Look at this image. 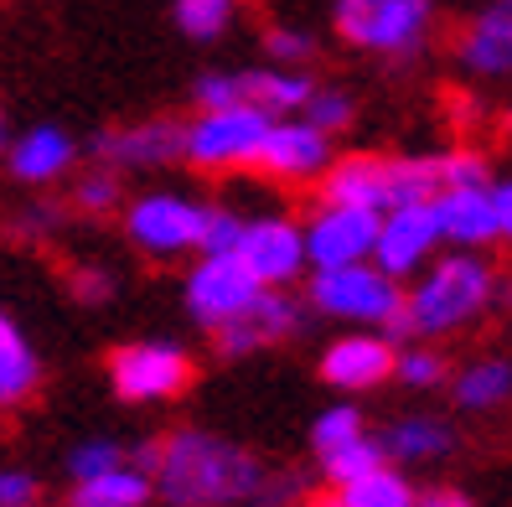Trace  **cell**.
<instances>
[{
    "instance_id": "obj_1",
    "label": "cell",
    "mask_w": 512,
    "mask_h": 507,
    "mask_svg": "<svg viewBox=\"0 0 512 507\" xmlns=\"http://www.w3.org/2000/svg\"><path fill=\"white\" fill-rule=\"evenodd\" d=\"M166 507H290L300 497V476L269 471L254 451L213 430H171L130 451Z\"/></svg>"
},
{
    "instance_id": "obj_2",
    "label": "cell",
    "mask_w": 512,
    "mask_h": 507,
    "mask_svg": "<svg viewBox=\"0 0 512 507\" xmlns=\"http://www.w3.org/2000/svg\"><path fill=\"white\" fill-rule=\"evenodd\" d=\"M497 301H502V275L487 254H476V249L435 254L404 285L399 342H440L450 332H461V326L481 321Z\"/></svg>"
},
{
    "instance_id": "obj_3",
    "label": "cell",
    "mask_w": 512,
    "mask_h": 507,
    "mask_svg": "<svg viewBox=\"0 0 512 507\" xmlns=\"http://www.w3.org/2000/svg\"><path fill=\"white\" fill-rule=\"evenodd\" d=\"M300 301L311 306V316L326 321H347V326H368L383 332L388 342H399V316H404V285L394 275H383L373 259L337 264V270H311Z\"/></svg>"
},
{
    "instance_id": "obj_4",
    "label": "cell",
    "mask_w": 512,
    "mask_h": 507,
    "mask_svg": "<svg viewBox=\"0 0 512 507\" xmlns=\"http://www.w3.org/2000/svg\"><path fill=\"white\" fill-rule=\"evenodd\" d=\"M331 32L373 57H419L435 32V0H337Z\"/></svg>"
},
{
    "instance_id": "obj_5",
    "label": "cell",
    "mask_w": 512,
    "mask_h": 507,
    "mask_svg": "<svg viewBox=\"0 0 512 507\" xmlns=\"http://www.w3.org/2000/svg\"><path fill=\"white\" fill-rule=\"evenodd\" d=\"M269 130V114L233 104V109H197L182 119V166L202 176H233V171H254L259 140Z\"/></svg>"
},
{
    "instance_id": "obj_6",
    "label": "cell",
    "mask_w": 512,
    "mask_h": 507,
    "mask_svg": "<svg viewBox=\"0 0 512 507\" xmlns=\"http://www.w3.org/2000/svg\"><path fill=\"white\" fill-rule=\"evenodd\" d=\"M109 389L125 404H171L192 389L197 363L182 342L145 337V342H119L109 352Z\"/></svg>"
},
{
    "instance_id": "obj_7",
    "label": "cell",
    "mask_w": 512,
    "mask_h": 507,
    "mask_svg": "<svg viewBox=\"0 0 512 507\" xmlns=\"http://www.w3.org/2000/svg\"><path fill=\"white\" fill-rule=\"evenodd\" d=\"M202 223H207V202L187 192H140L125 202V238L145 259H182L197 254L202 244Z\"/></svg>"
},
{
    "instance_id": "obj_8",
    "label": "cell",
    "mask_w": 512,
    "mask_h": 507,
    "mask_svg": "<svg viewBox=\"0 0 512 507\" xmlns=\"http://www.w3.org/2000/svg\"><path fill=\"white\" fill-rule=\"evenodd\" d=\"M259 290L264 285L238 264V254H197V264L182 280V306L202 332H218L259 301Z\"/></svg>"
},
{
    "instance_id": "obj_9",
    "label": "cell",
    "mask_w": 512,
    "mask_h": 507,
    "mask_svg": "<svg viewBox=\"0 0 512 507\" xmlns=\"http://www.w3.org/2000/svg\"><path fill=\"white\" fill-rule=\"evenodd\" d=\"M331 161H337L331 135L306 125L300 114H290V119H269V130L259 140V156H254V171L269 176L275 187H316Z\"/></svg>"
},
{
    "instance_id": "obj_10",
    "label": "cell",
    "mask_w": 512,
    "mask_h": 507,
    "mask_svg": "<svg viewBox=\"0 0 512 507\" xmlns=\"http://www.w3.org/2000/svg\"><path fill=\"white\" fill-rule=\"evenodd\" d=\"M238 264L264 285V290H295L300 280L311 275L306 259V233H300L295 218L285 213H264L244 223V238H238Z\"/></svg>"
},
{
    "instance_id": "obj_11",
    "label": "cell",
    "mask_w": 512,
    "mask_h": 507,
    "mask_svg": "<svg viewBox=\"0 0 512 507\" xmlns=\"http://www.w3.org/2000/svg\"><path fill=\"white\" fill-rule=\"evenodd\" d=\"M440 249H445V238H440L435 202H404V207H388V213L378 218L373 264L383 275H394L399 285H409Z\"/></svg>"
},
{
    "instance_id": "obj_12",
    "label": "cell",
    "mask_w": 512,
    "mask_h": 507,
    "mask_svg": "<svg viewBox=\"0 0 512 507\" xmlns=\"http://www.w3.org/2000/svg\"><path fill=\"white\" fill-rule=\"evenodd\" d=\"M88 156H94L99 166H114L119 176L182 166V119L150 114V119H135V125L99 130L94 140H88Z\"/></svg>"
},
{
    "instance_id": "obj_13",
    "label": "cell",
    "mask_w": 512,
    "mask_h": 507,
    "mask_svg": "<svg viewBox=\"0 0 512 507\" xmlns=\"http://www.w3.org/2000/svg\"><path fill=\"white\" fill-rule=\"evenodd\" d=\"M378 218H383V213H373V207L316 202L311 218L300 223V233H306V259H311V270H337V264L373 259Z\"/></svg>"
},
{
    "instance_id": "obj_14",
    "label": "cell",
    "mask_w": 512,
    "mask_h": 507,
    "mask_svg": "<svg viewBox=\"0 0 512 507\" xmlns=\"http://www.w3.org/2000/svg\"><path fill=\"white\" fill-rule=\"evenodd\" d=\"M394 352H399V342H388L383 332H347L321 347V378L342 394L383 389L394 378Z\"/></svg>"
},
{
    "instance_id": "obj_15",
    "label": "cell",
    "mask_w": 512,
    "mask_h": 507,
    "mask_svg": "<svg viewBox=\"0 0 512 507\" xmlns=\"http://www.w3.org/2000/svg\"><path fill=\"white\" fill-rule=\"evenodd\" d=\"M6 176L16 187H57V182H68V176L78 171V140L68 130H57V125H32V130H21L11 135L6 145Z\"/></svg>"
},
{
    "instance_id": "obj_16",
    "label": "cell",
    "mask_w": 512,
    "mask_h": 507,
    "mask_svg": "<svg viewBox=\"0 0 512 507\" xmlns=\"http://www.w3.org/2000/svg\"><path fill=\"white\" fill-rule=\"evenodd\" d=\"M430 202H435V218H440V238H445L450 249L487 254V249L502 244L492 187H445V192H435Z\"/></svg>"
},
{
    "instance_id": "obj_17",
    "label": "cell",
    "mask_w": 512,
    "mask_h": 507,
    "mask_svg": "<svg viewBox=\"0 0 512 507\" xmlns=\"http://www.w3.org/2000/svg\"><path fill=\"white\" fill-rule=\"evenodd\" d=\"M456 63L471 78H512V6L507 0H492L487 11H476L461 26Z\"/></svg>"
},
{
    "instance_id": "obj_18",
    "label": "cell",
    "mask_w": 512,
    "mask_h": 507,
    "mask_svg": "<svg viewBox=\"0 0 512 507\" xmlns=\"http://www.w3.org/2000/svg\"><path fill=\"white\" fill-rule=\"evenodd\" d=\"M316 202H342V207H373L388 213V156L373 151H352L326 166L316 182Z\"/></svg>"
},
{
    "instance_id": "obj_19",
    "label": "cell",
    "mask_w": 512,
    "mask_h": 507,
    "mask_svg": "<svg viewBox=\"0 0 512 507\" xmlns=\"http://www.w3.org/2000/svg\"><path fill=\"white\" fill-rule=\"evenodd\" d=\"M388 466H435L456 451V430L440 414H399L394 425L378 435Z\"/></svg>"
},
{
    "instance_id": "obj_20",
    "label": "cell",
    "mask_w": 512,
    "mask_h": 507,
    "mask_svg": "<svg viewBox=\"0 0 512 507\" xmlns=\"http://www.w3.org/2000/svg\"><path fill=\"white\" fill-rule=\"evenodd\" d=\"M238 94L249 109L269 114V119H290L306 109V99L316 94L311 68H238Z\"/></svg>"
},
{
    "instance_id": "obj_21",
    "label": "cell",
    "mask_w": 512,
    "mask_h": 507,
    "mask_svg": "<svg viewBox=\"0 0 512 507\" xmlns=\"http://www.w3.org/2000/svg\"><path fill=\"white\" fill-rule=\"evenodd\" d=\"M150 497H156V487H150V471H140L135 461H119L99 476H83V482H73L68 492V507H145Z\"/></svg>"
},
{
    "instance_id": "obj_22",
    "label": "cell",
    "mask_w": 512,
    "mask_h": 507,
    "mask_svg": "<svg viewBox=\"0 0 512 507\" xmlns=\"http://www.w3.org/2000/svg\"><path fill=\"white\" fill-rule=\"evenodd\" d=\"M450 394L466 414H492L512 399V357H471V363L450 378Z\"/></svg>"
},
{
    "instance_id": "obj_23",
    "label": "cell",
    "mask_w": 512,
    "mask_h": 507,
    "mask_svg": "<svg viewBox=\"0 0 512 507\" xmlns=\"http://www.w3.org/2000/svg\"><path fill=\"white\" fill-rule=\"evenodd\" d=\"M244 321L254 326L259 347H275V342H290V337H300V332H306L311 306L300 301L295 290H259V301L244 311Z\"/></svg>"
},
{
    "instance_id": "obj_24",
    "label": "cell",
    "mask_w": 512,
    "mask_h": 507,
    "mask_svg": "<svg viewBox=\"0 0 512 507\" xmlns=\"http://www.w3.org/2000/svg\"><path fill=\"white\" fill-rule=\"evenodd\" d=\"M68 207L83 218H109L125 207V176H119L114 166H83L68 176Z\"/></svg>"
},
{
    "instance_id": "obj_25",
    "label": "cell",
    "mask_w": 512,
    "mask_h": 507,
    "mask_svg": "<svg viewBox=\"0 0 512 507\" xmlns=\"http://www.w3.org/2000/svg\"><path fill=\"white\" fill-rule=\"evenodd\" d=\"M37 383H42V357L21 332H6L0 337V409L26 404L37 394Z\"/></svg>"
},
{
    "instance_id": "obj_26",
    "label": "cell",
    "mask_w": 512,
    "mask_h": 507,
    "mask_svg": "<svg viewBox=\"0 0 512 507\" xmlns=\"http://www.w3.org/2000/svg\"><path fill=\"white\" fill-rule=\"evenodd\" d=\"M331 492H337L342 507H414V497H419L414 482L404 476V466H388V461L347 487H331Z\"/></svg>"
},
{
    "instance_id": "obj_27",
    "label": "cell",
    "mask_w": 512,
    "mask_h": 507,
    "mask_svg": "<svg viewBox=\"0 0 512 507\" xmlns=\"http://www.w3.org/2000/svg\"><path fill=\"white\" fill-rule=\"evenodd\" d=\"M238 21V0H171V26L187 42H218Z\"/></svg>"
},
{
    "instance_id": "obj_28",
    "label": "cell",
    "mask_w": 512,
    "mask_h": 507,
    "mask_svg": "<svg viewBox=\"0 0 512 507\" xmlns=\"http://www.w3.org/2000/svg\"><path fill=\"white\" fill-rule=\"evenodd\" d=\"M440 192V161L430 156H388V207L430 202Z\"/></svg>"
},
{
    "instance_id": "obj_29",
    "label": "cell",
    "mask_w": 512,
    "mask_h": 507,
    "mask_svg": "<svg viewBox=\"0 0 512 507\" xmlns=\"http://www.w3.org/2000/svg\"><path fill=\"white\" fill-rule=\"evenodd\" d=\"M394 378L414 394H430V389H440V383H450V363H445V352L435 342H404L394 352Z\"/></svg>"
},
{
    "instance_id": "obj_30",
    "label": "cell",
    "mask_w": 512,
    "mask_h": 507,
    "mask_svg": "<svg viewBox=\"0 0 512 507\" xmlns=\"http://www.w3.org/2000/svg\"><path fill=\"white\" fill-rule=\"evenodd\" d=\"M316 461H321V476H326V487H347V482H357V476L378 471V466H383L388 456H383L378 435H357V440L337 445V451H326V456H316Z\"/></svg>"
},
{
    "instance_id": "obj_31",
    "label": "cell",
    "mask_w": 512,
    "mask_h": 507,
    "mask_svg": "<svg viewBox=\"0 0 512 507\" xmlns=\"http://www.w3.org/2000/svg\"><path fill=\"white\" fill-rule=\"evenodd\" d=\"M300 119H306V125H316L321 135L337 140L342 130H352V125H357V99L347 94V88H337V83H316V94L306 99Z\"/></svg>"
},
{
    "instance_id": "obj_32",
    "label": "cell",
    "mask_w": 512,
    "mask_h": 507,
    "mask_svg": "<svg viewBox=\"0 0 512 507\" xmlns=\"http://www.w3.org/2000/svg\"><path fill=\"white\" fill-rule=\"evenodd\" d=\"M357 435H368L363 409H357V404H331V409L316 414V425H311V451L326 456V451H337V445H347Z\"/></svg>"
},
{
    "instance_id": "obj_33",
    "label": "cell",
    "mask_w": 512,
    "mask_h": 507,
    "mask_svg": "<svg viewBox=\"0 0 512 507\" xmlns=\"http://www.w3.org/2000/svg\"><path fill=\"white\" fill-rule=\"evenodd\" d=\"M440 161V192L445 187H492V161L471 151V145H450V151H435Z\"/></svg>"
},
{
    "instance_id": "obj_34",
    "label": "cell",
    "mask_w": 512,
    "mask_h": 507,
    "mask_svg": "<svg viewBox=\"0 0 512 507\" xmlns=\"http://www.w3.org/2000/svg\"><path fill=\"white\" fill-rule=\"evenodd\" d=\"M264 57L275 68H311L316 63V37L300 26H269L264 32Z\"/></svg>"
},
{
    "instance_id": "obj_35",
    "label": "cell",
    "mask_w": 512,
    "mask_h": 507,
    "mask_svg": "<svg viewBox=\"0 0 512 507\" xmlns=\"http://www.w3.org/2000/svg\"><path fill=\"white\" fill-rule=\"evenodd\" d=\"M244 213L228 202H207V223H202V244L197 254H233L238 249V238H244Z\"/></svg>"
},
{
    "instance_id": "obj_36",
    "label": "cell",
    "mask_w": 512,
    "mask_h": 507,
    "mask_svg": "<svg viewBox=\"0 0 512 507\" xmlns=\"http://www.w3.org/2000/svg\"><path fill=\"white\" fill-rule=\"evenodd\" d=\"M68 290H73V301H78V306H109V301H114V290H119V280H114L109 264L83 259V264H73V270H68Z\"/></svg>"
},
{
    "instance_id": "obj_37",
    "label": "cell",
    "mask_w": 512,
    "mask_h": 507,
    "mask_svg": "<svg viewBox=\"0 0 512 507\" xmlns=\"http://www.w3.org/2000/svg\"><path fill=\"white\" fill-rule=\"evenodd\" d=\"M119 461H130V451L119 440L99 435V440H83V445H73V451H68V476H73V482H83V476H99V471H109Z\"/></svg>"
},
{
    "instance_id": "obj_38",
    "label": "cell",
    "mask_w": 512,
    "mask_h": 507,
    "mask_svg": "<svg viewBox=\"0 0 512 507\" xmlns=\"http://www.w3.org/2000/svg\"><path fill=\"white\" fill-rule=\"evenodd\" d=\"M57 228H63V207L57 202H26L11 218V233L21 238V244H42V238H52Z\"/></svg>"
},
{
    "instance_id": "obj_39",
    "label": "cell",
    "mask_w": 512,
    "mask_h": 507,
    "mask_svg": "<svg viewBox=\"0 0 512 507\" xmlns=\"http://www.w3.org/2000/svg\"><path fill=\"white\" fill-rule=\"evenodd\" d=\"M233 104H244V94H238V73L213 68V73H202L192 83V109H233Z\"/></svg>"
},
{
    "instance_id": "obj_40",
    "label": "cell",
    "mask_w": 512,
    "mask_h": 507,
    "mask_svg": "<svg viewBox=\"0 0 512 507\" xmlns=\"http://www.w3.org/2000/svg\"><path fill=\"white\" fill-rule=\"evenodd\" d=\"M42 502V482L21 466H0V507H37Z\"/></svg>"
},
{
    "instance_id": "obj_41",
    "label": "cell",
    "mask_w": 512,
    "mask_h": 507,
    "mask_svg": "<svg viewBox=\"0 0 512 507\" xmlns=\"http://www.w3.org/2000/svg\"><path fill=\"white\" fill-rule=\"evenodd\" d=\"M492 207H497V233H502V244H512V176L492 182Z\"/></svg>"
},
{
    "instance_id": "obj_42",
    "label": "cell",
    "mask_w": 512,
    "mask_h": 507,
    "mask_svg": "<svg viewBox=\"0 0 512 507\" xmlns=\"http://www.w3.org/2000/svg\"><path fill=\"white\" fill-rule=\"evenodd\" d=\"M414 507H471V497H466V492H450V487H440V492L414 497Z\"/></svg>"
},
{
    "instance_id": "obj_43",
    "label": "cell",
    "mask_w": 512,
    "mask_h": 507,
    "mask_svg": "<svg viewBox=\"0 0 512 507\" xmlns=\"http://www.w3.org/2000/svg\"><path fill=\"white\" fill-rule=\"evenodd\" d=\"M6 145H11V114H6V104H0V156H6Z\"/></svg>"
},
{
    "instance_id": "obj_44",
    "label": "cell",
    "mask_w": 512,
    "mask_h": 507,
    "mask_svg": "<svg viewBox=\"0 0 512 507\" xmlns=\"http://www.w3.org/2000/svg\"><path fill=\"white\" fill-rule=\"evenodd\" d=\"M306 507H342V502H337V492H321V497H311Z\"/></svg>"
},
{
    "instance_id": "obj_45",
    "label": "cell",
    "mask_w": 512,
    "mask_h": 507,
    "mask_svg": "<svg viewBox=\"0 0 512 507\" xmlns=\"http://www.w3.org/2000/svg\"><path fill=\"white\" fill-rule=\"evenodd\" d=\"M6 332H16V321H11L6 311H0V337H6Z\"/></svg>"
},
{
    "instance_id": "obj_46",
    "label": "cell",
    "mask_w": 512,
    "mask_h": 507,
    "mask_svg": "<svg viewBox=\"0 0 512 507\" xmlns=\"http://www.w3.org/2000/svg\"><path fill=\"white\" fill-rule=\"evenodd\" d=\"M507 6H512V0H507Z\"/></svg>"
}]
</instances>
